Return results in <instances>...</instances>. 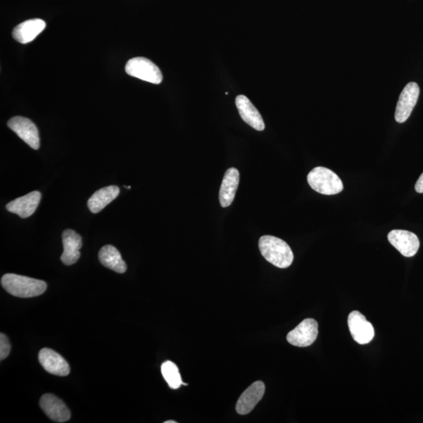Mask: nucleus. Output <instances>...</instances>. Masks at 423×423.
I'll return each mask as SVG.
<instances>
[{
  "mask_svg": "<svg viewBox=\"0 0 423 423\" xmlns=\"http://www.w3.org/2000/svg\"><path fill=\"white\" fill-rule=\"evenodd\" d=\"M64 252L61 260L64 265L75 264L80 258V249L82 246V237L73 230H65L62 233Z\"/></svg>",
  "mask_w": 423,
  "mask_h": 423,
  "instance_id": "nucleus-13",
  "label": "nucleus"
},
{
  "mask_svg": "<svg viewBox=\"0 0 423 423\" xmlns=\"http://www.w3.org/2000/svg\"><path fill=\"white\" fill-rule=\"evenodd\" d=\"M8 127L25 141L34 150H38L40 146L39 131L35 125L30 119L16 116L10 119Z\"/></svg>",
  "mask_w": 423,
  "mask_h": 423,
  "instance_id": "nucleus-6",
  "label": "nucleus"
},
{
  "mask_svg": "<svg viewBox=\"0 0 423 423\" xmlns=\"http://www.w3.org/2000/svg\"><path fill=\"white\" fill-rule=\"evenodd\" d=\"M10 352V344L7 336L3 333L0 334V359H7Z\"/></svg>",
  "mask_w": 423,
  "mask_h": 423,
  "instance_id": "nucleus-21",
  "label": "nucleus"
},
{
  "mask_svg": "<svg viewBox=\"0 0 423 423\" xmlns=\"http://www.w3.org/2000/svg\"><path fill=\"white\" fill-rule=\"evenodd\" d=\"M415 190L416 192L423 193V172L415 183Z\"/></svg>",
  "mask_w": 423,
  "mask_h": 423,
  "instance_id": "nucleus-22",
  "label": "nucleus"
},
{
  "mask_svg": "<svg viewBox=\"0 0 423 423\" xmlns=\"http://www.w3.org/2000/svg\"><path fill=\"white\" fill-rule=\"evenodd\" d=\"M99 260L100 264L109 269L118 273L127 271V266L122 258L118 250L111 245L105 246L100 250Z\"/></svg>",
  "mask_w": 423,
  "mask_h": 423,
  "instance_id": "nucleus-19",
  "label": "nucleus"
},
{
  "mask_svg": "<svg viewBox=\"0 0 423 423\" xmlns=\"http://www.w3.org/2000/svg\"><path fill=\"white\" fill-rule=\"evenodd\" d=\"M39 360L47 372L58 377H66L70 373L68 362L55 350L49 348L42 349L39 351Z\"/></svg>",
  "mask_w": 423,
  "mask_h": 423,
  "instance_id": "nucleus-10",
  "label": "nucleus"
},
{
  "mask_svg": "<svg viewBox=\"0 0 423 423\" xmlns=\"http://www.w3.org/2000/svg\"><path fill=\"white\" fill-rule=\"evenodd\" d=\"M420 89L416 82H409L405 86L397 105L395 119L399 123L408 120L418 101Z\"/></svg>",
  "mask_w": 423,
  "mask_h": 423,
  "instance_id": "nucleus-7",
  "label": "nucleus"
},
{
  "mask_svg": "<svg viewBox=\"0 0 423 423\" xmlns=\"http://www.w3.org/2000/svg\"><path fill=\"white\" fill-rule=\"evenodd\" d=\"M348 326L354 341L359 344H368L375 336L374 327L359 312L354 311L349 314Z\"/></svg>",
  "mask_w": 423,
  "mask_h": 423,
  "instance_id": "nucleus-9",
  "label": "nucleus"
},
{
  "mask_svg": "<svg viewBox=\"0 0 423 423\" xmlns=\"http://www.w3.org/2000/svg\"><path fill=\"white\" fill-rule=\"evenodd\" d=\"M235 104L244 122L258 131H263L265 129L263 118L248 98L240 95L235 99Z\"/></svg>",
  "mask_w": 423,
  "mask_h": 423,
  "instance_id": "nucleus-15",
  "label": "nucleus"
},
{
  "mask_svg": "<svg viewBox=\"0 0 423 423\" xmlns=\"http://www.w3.org/2000/svg\"><path fill=\"white\" fill-rule=\"evenodd\" d=\"M3 288L12 296L20 298L39 296L45 293L47 285L41 280L7 273L1 278Z\"/></svg>",
  "mask_w": 423,
  "mask_h": 423,
  "instance_id": "nucleus-2",
  "label": "nucleus"
},
{
  "mask_svg": "<svg viewBox=\"0 0 423 423\" xmlns=\"http://www.w3.org/2000/svg\"><path fill=\"white\" fill-rule=\"evenodd\" d=\"M307 181L315 192L325 195H336L343 190L341 179L334 172L321 166L309 172Z\"/></svg>",
  "mask_w": 423,
  "mask_h": 423,
  "instance_id": "nucleus-3",
  "label": "nucleus"
},
{
  "mask_svg": "<svg viewBox=\"0 0 423 423\" xmlns=\"http://www.w3.org/2000/svg\"><path fill=\"white\" fill-rule=\"evenodd\" d=\"M240 180V174L237 169L230 168L226 171L219 195V204L223 208L230 206L233 202Z\"/></svg>",
  "mask_w": 423,
  "mask_h": 423,
  "instance_id": "nucleus-16",
  "label": "nucleus"
},
{
  "mask_svg": "<svg viewBox=\"0 0 423 423\" xmlns=\"http://www.w3.org/2000/svg\"><path fill=\"white\" fill-rule=\"evenodd\" d=\"M46 28V22L41 19H31L24 21L14 29L13 37L20 44L31 43Z\"/></svg>",
  "mask_w": 423,
  "mask_h": 423,
  "instance_id": "nucleus-17",
  "label": "nucleus"
},
{
  "mask_svg": "<svg viewBox=\"0 0 423 423\" xmlns=\"http://www.w3.org/2000/svg\"><path fill=\"white\" fill-rule=\"evenodd\" d=\"M265 393V385L261 381L253 383L242 393L236 404L237 413L240 415H247L252 412L263 398Z\"/></svg>",
  "mask_w": 423,
  "mask_h": 423,
  "instance_id": "nucleus-12",
  "label": "nucleus"
},
{
  "mask_svg": "<svg viewBox=\"0 0 423 423\" xmlns=\"http://www.w3.org/2000/svg\"><path fill=\"white\" fill-rule=\"evenodd\" d=\"M161 371H162L163 377L171 389L180 388L183 382L178 367L174 362L170 361L164 362L161 367Z\"/></svg>",
  "mask_w": 423,
  "mask_h": 423,
  "instance_id": "nucleus-20",
  "label": "nucleus"
},
{
  "mask_svg": "<svg viewBox=\"0 0 423 423\" xmlns=\"http://www.w3.org/2000/svg\"><path fill=\"white\" fill-rule=\"evenodd\" d=\"M41 200V194L37 190L12 201L6 206L8 211L15 213L21 218L32 216L37 210Z\"/></svg>",
  "mask_w": 423,
  "mask_h": 423,
  "instance_id": "nucleus-14",
  "label": "nucleus"
},
{
  "mask_svg": "<svg viewBox=\"0 0 423 423\" xmlns=\"http://www.w3.org/2000/svg\"><path fill=\"white\" fill-rule=\"evenodd\" d=\"M120 192L117 186H109L97 190L88 200L89 210L93 213H98L115 200Z\"/></svg>",
  "mask_w": 423,
  "mask_h": 423,
  "instance_id": "nucleus-18",
  "label": "nucleus"
},
{
  "mask_svg": "<svg viewBox=\"0 0 423 423\" xmlns=\"http://www.w3.org/2000/svg\"><path fill=\"white\" fill-rule=\"evenodd\" d=\"M165 423H177V422L174 420H170V421H165Z\"/></svg>",
  "mask_w": 423,
  "mask_h": 423,
  "instance_id": "nucleus-23",
  "label": "nucleus"
},
{
  "mask_svg": "<svg viewBox=\"0 0 423 423\" xmlns=\"http://www.w3.org/2000/svg\"><path fill=\"white\" fill-rule=\"evenodd\" d=\"M125 69L129 75L153 84H160L163 82V75L160 69L150 60L145 57H134L129 60Z\"/></svg>",
  "mask_w": 423,
  "mask_h": 423,
  "instance_id": "nucleus-4",
  "label": "nucleus"
},
{
  "mask_svg": "<svg viewBox=\"0 0 423 423\" xmlns=\"http://www.w3.org/2000/svg\"><path fill=\"white\" fill-rule=\"evenodd\" d=\"M40 408L49 418L56 422H65L70 420L71 413L66 405L58 397L46 394L41 397Z\"/></svg>",
  "mask_w": 423,
  "mask_h": 423,
  "instance_id": "nucleus-11",
  "label": "nucleus"
},
{
  "mask_svg": "<svg viewBox=\"0 0 423 423\" xmlns=\"http://www.w3.org/2000/svg\"><path fill=\"white\" fill-rule=\"evenodd\" d=\"M387 237L391 245L405 258H413L420 246L419 237L408 231L393 230Z\"/></svg>",
  "mask_w": 423,
  "mask_h": 423,
  "instance_id": "nucleus-8",
  "label": "nucleus"
},
{
  "mask_svg": "<svg viewBox=\"0 0 423 423\" xmlns=\"http://www.w3.org/2000/svg\"><path fill=\"white\" fill-rule=\"evenodd\" d=\"M318 335L317 321L313 318H307L289 332L287 341L295 347L307 348L315 342Z\"/></svg>",
  "mask_w": 423,
  "mask_h": 423,
  "instance_id": "nucleus-5",
  "label": "nucleus"
},
{
  "mask_svg": "<svg viewBox=\"0 0 423 423\" xmlns=\"http://www.w3.org/2000/svg\"><path fill=\"white\" fill-rule=\"evenodd\" d=\"M259 248L264 258L278 268H287L293 264L294 255L290 246L280 238L264 235L260 238Z\"/></svg>",
  "mask_w": 423,
  "mask_h": 423,
  "instance_id": "nucleus-1",
  "label": "nucleus"
}]
</instances>
